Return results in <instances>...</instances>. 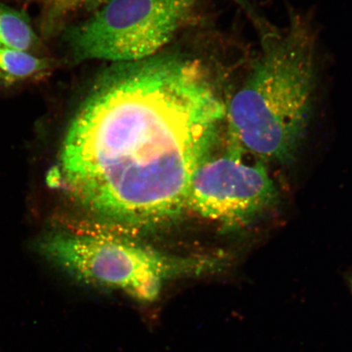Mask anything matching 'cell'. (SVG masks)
I'll list each match as a JSON object with an SVG mask.
<instances>
[{
    "label": "cell",
    "instance_id": "cell-1",
    "mask_svg": "<svg viewBox=\"0 0 352 352\" xmlns=\"http://www.w3.org/2000/svg\"><path fill=\"white\" fill-rule=\"evenodd\" d=\"M226 118L199 61L167 55L121 63L79 108L48 184L111 222L162 221L187 204Z\"/></svg>",
    "mask_w": 352,
    "mask_h": 352
},
{
    "label": "cell",
    "instance_id": "cell-2",
    "mask_svg": "<svg viewBox=\"0 0 352 352\" xmlns=\"http://www.w3.org/2000/svg\"><path fill=\"white\" fill-rule=\"evenodd\" d=\"M318 81L314 26L290 13L285 29L263 38L261 52L227 107L230 135L261 160H292L314 118Z\"/></svg>",
    "mask_w": 352,
    "mask_h": 352
},
{
    "label": "cell",
    "instance_id": "cell-3",
    "mask_svg": "<svg viewBox=\"0 0 352 352\" xmlns=\"http://www.w3.org/2000/svg\"><path fill=\"white\" fill-rule=\"evenodd\" d=\"M38 248L74 278L122 290L142 302L155 300L164 281L186 268L184 262L136 242L92 233L47 236Z\"/></svg>",
    "mask_w": 352,
    "mask_h": 352
},
{
    "label": "cell",
    "instance_id": "cell-4",
    "mask_svg": "<svg viewBox=\"0 0 352 352\" xmlns=\"http://www.w3.org/2000/svg\"><path fill=\"white\" fill-rule=\"evenodd\" d=\"M197 0H110L66 35L74 59H147L182 28Z\"/></svg>",
    "mask_w": 352,
    "mask_h": 352
},
{
    "label": "cell",
    "instance_id": "cell-5",
    "mask_svg": "<svg viewBox=\"0 0 352 352\" xmlns=\"http://www.w3.org/2000/svg\"><path fill=\"white\" fill-rule=\"evenodd\" d=\"M223 155L206 157L193 176L187 204L197 213L228 226H243L274 204V183L261 162L246 164L230 135Z\"/></svg>",
    "mask_w": 352,
    "mask_h": 352
},
{
    "label": "cell",
    "instance_id": "cell-6",
    "mask_svg": "<svg viewBox=\"0 0 352 352\" xmlns=\"http://www.w3.org/2000/svg\"><path fill=\"white\" fill-rule=\"evenodd\" d=\"M46 58L33 52L0 48V82L16 85L38 78L50 69Z\"/></svg>",
    "mask_w": 352,
    "mask_h": 352
},
{
    "label": "cell",
    "instance_id": "cell-7",
    "mask_svg": "<svg viewBox=\"0 0 352 352\" xmlns=\"http://www.w3.org/2000/svg\"><path fill=\"white\" fill-rule=\"evenodd\" d=\"M41 42L25 13L0 3V48L35 54Z\"/></svg>",
    "mask_w": 352,
    "mask_h": 352
},
{
    "label": "cell",
    "instance_id": "cell-8",
    "mask_svg": "<svg viewBox=\"0 0 352 352\" xmlns=\"http://www.w3.org/2000/svg\"><path fill=\"white\" fill-rule=\"evenodd\" d=\"M46 3L45 28L69 12L85 6L95 0H44Z\"/></svg>",
    "mask_w": 352,
    "mask_h": 352
},
{
    "label": "cell",
    "instance_id": "cell-9",
    "mask_svg": "<svg viewBox=\"0 0 352 352\" xmlns=\"http://www.w3.org/2000/svg\"><path fill=\"white\" fill-rule=\"evenodd\" d=\"M350 286H351V292H352V277L350 280Z\"/></svg>",
    "mask_w": 352,
    "mask_h": 352
}]
</instances>
